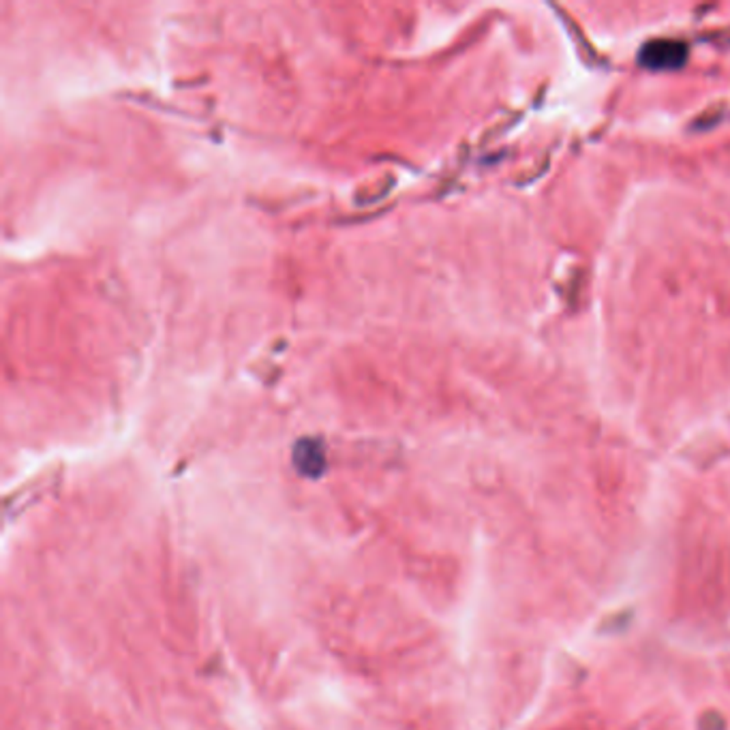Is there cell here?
Wrapping results in <instances>:
<instances>
[{
	"label": "cell",
	"instance_id": "6da1fadb",
	"mask_svg": "<svg viewBox=\"0 0 730 730\" xmlns=\"http://www.w3.org/2000/svg\"><path fill=\"white\" fill-rule=\"evenodd\" d=\"M685 56H688V49H685L683 43L662 39L651 41L649 46L642 48L640 60L649 69H677L683 65Z\"/></svg>",
	"mask_w": 730,
	"mask_h": 730
}]
</instances>
